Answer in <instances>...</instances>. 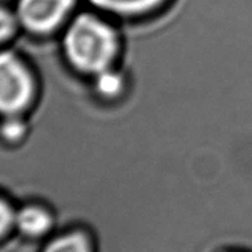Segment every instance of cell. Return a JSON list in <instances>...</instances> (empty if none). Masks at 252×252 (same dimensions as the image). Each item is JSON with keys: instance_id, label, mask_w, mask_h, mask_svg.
<instances>
[{"instance_id": "obj_1", "label": "cell", "mask_w": 252, "mask_h": 252, "mask_svg": "<svg viewBox=\"0 0 252 252\" xmlns=\"http://www.w3.org/2000/svg\"><path fill=\"white\" fill-rule=\"evenodd\" d=\"M61 49L75 73L91 79L120 61L124 50L122 32L99 14L80 12L68 23Z\"/></svg>"}, {"instance_id": "obj_9", "label": "cell", "mask_w": 252, "mask_h": 252, "mask_svg": "<svg viewBox=\"0 0 252 252\" xmlns=\"http://www.w3.org/2000/svg\"><path fill=\"white\" fill-rule=\"evenodd\" d=\"M14 30V19L10 14L0 10V41L7 38Z\"/></svg>"}, {"instance_id": "obj_5", "label": "cell", "mask_w": 252, "mask_h": 252, "mask_svg": "<svg viewBox=\"0 0 252 252\" xmlns=\"http://www.w3.org/2000/svg\"><path fill=\"white\" fill-rule=\"evenodd\" d=\"M90 86L93 93L100 100L115 102L124 98L130 86L129 73L124 68H109L90 79Z\"/></svg>"}, {"instance_id": "obj_4", "label": "cell", "mask_w": 252, "mask_h": 252, "mask_svg": "<svg viewBox=\"0 0 252 252\" xmlns=\"http://www.w3.org/2000/svg\"><path fill=\"white\" fill-rule=\"evenodd\" d=\"M90 6L122 21H138L160 12L171 0H87Z\"/></svg>"}, {"instance_id": "obj_8", "label": "cell", "mask_w": 252, "mask_h": 252, "mask_svg": "<svg viewBox=\"0 0 252 252\" xmlns=\"http://www.w3.org/2000/svg\"><path fill=\"white\" fill-rule=\"evenodd\" d=\"M12 221H14V213L11 208L0 199V236L10 228Z\"/></svg>"}, {"instance_id": "obj_3", "label": "cell", "mask_w": 252, "mask_h": 252, "mask_svg": "<svg viewBox=\"0 0 252 252\" xmlns=\"http://www.w3.org/2000/svg\"><path fill=\"white\" fill-rule=\"evenodd\" d=\"M77 0H21L18 15L25 28L48 34L60 28L76 7Z\"/></svg>"}, {"instance_id": "obj_10", "label": "cell", "mask_w": 252, "mask_h": 252, "mask_svg": "<svg viewBox=\"0 0 252 252\" xmlns=\"http://www.w3.org/2000/svg\"><path fill=\"white\" fill-rule=\"evenodd\" d=\"M23 133V126L21 122H8V125L4 127V136L8 138L21 137Z\"/></svg>"}, {"instance_id": "obj_2", "label": "cell", "mask_w": 252, "mask_h": 252, "mask_svg": "<svg viewBox=\"0 0 252 252\" xmlns=\"http://www.w3.org/2000/svg\"><path fill=\"white\" fill-rule=\"evenodd\" d=\"M33 95V79L28 68L10 52L0 53V111L17 113Z\"/></svg>"}, {"instance_id": "obj_7", "label": "cell", "mask_w": 252, "mask_h": 252, "mask_svg": "<svg viewBox=\"0 0 252 252\" xmlns=\"http://www.w3.org/2000/svg\"><path fill=\"white\" fill-rule=\"evenodd\" d=\"M45 252H90V247L82 235L71 233L52 241Z\"/></svg>"}, {"instance_id": "obj_6", "label": "cell", "mask_w": 252, "mask_h": 252, "mask_svg": "<svg viewBox=\"0 0 252 252\" xmlns=\"http://www.w3.org/2000/svg\"><path fill=\"white\" fill-rule=\"evenodd\" d=\"M18 226L23 233L30 236L44 235L46 230L49 229L52 225L50 216L44 209L37 208V206H29L22 209L18 213L17 219Z\"/></svg>"}]
</instances>
